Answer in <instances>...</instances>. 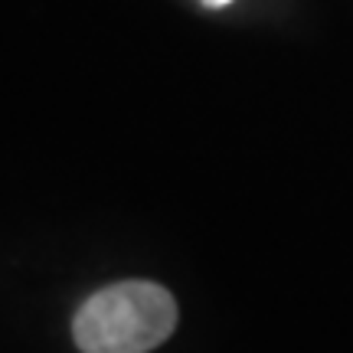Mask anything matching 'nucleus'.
<instances>
[{
	"mask_svg": "<svg viewBox=\"0 0 353 353\" xmlns=\"http://www.w3.org/2000/svg\"><path fill=\"white\" fill-rule=\"evenodd\" d=\"M176 304L154 281H121L92 294L76 314L82 353H148L174 334Z\"/></svg>",
	"mask_w": 353,
	"mask_h": 353,
	"instance_id": "nucleus-1",
	"label": "nucleus"
},
{
	"mask_svg": "<svg viewBox=\"0 0 353 353\" xmlns=\"http://www.w3.org/2000/svg\"><path fill=\"white\" fill-rule=\"evenodd\" d=\"M206 3H213V7H223V3H229V0H206Z\"/></svg>",
	"mask_w": 353,
	"mask_h": 353,
	"instance_id": "nucleus-2",
	"label": "nucleus"
}]
</instances>
